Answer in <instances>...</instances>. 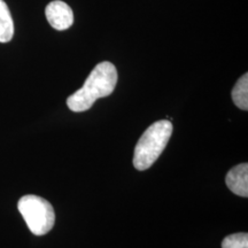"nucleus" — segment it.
Here are the masks:
<instances>
[{
	"instance_id": "obj_1",
	"label": "nucleus",
	"mask_w": 248,
	"mask_h": 248,
	"mask_svg": "<svg viewBox=\"0 0 248 248\" xmlns=\"http://www.w3.org/2000/svg\"><path fill=\"white\" fill-rule=\"evenodd\" d=\"M117 83V70L113 63L104 61L93 68L84 85L67 99V106L75 113L89 110L100 98L110 95Z\"/></svg>"
},
{
	"instance_id": "obj_2",
	"label": "nucleus",
	"mask_w": 248,
	"mask_h": 248,
	"mask_svg": "<svg viewBox=\"0 0 248 248\" xmlns=\"http://www.w3.org/2000/svg\"><path fill=\"white\" fill-rule=\"evenodd\" d=\"M172 135V123L168 120H161L152 124L142 133L135 147L133 166L137 170H146L153 166L162 154Z\"/></svg>"
},
{
	"instance_id": "obj_3",
	"label": "nucleus",
	"mask_w": 248,
	"mask_h": 248,
	"mask_svg": "<svg viewBox=\"0 0 248 248\" xmlns=\"http://www.w3.org/2000/svg\"><path fill=\"white\" fill-rule=\"evenodd\" d=\"M17 209L26 221L29 230L35 235H44L53 229L55 214L52 204L38 195H23Z\"/></svg>"
},
{
	"instance_id": "obj_4",
	"label": "nucleus",
	"mask_w": 248,
	"mask_h": 248,
	"mask_svg": "<svg viewBox=\"0 0 248 248\" xmlns=\"http://www.w3.org/2000/svg\"><path fill=\"white\" fill-rule=\"evenodd\" d=\"M45 15L48 23L55 30H67L74 23L73 9L61 0H54L46 6Z\"/></svg>"
},
{
	"instance_id": "obj_5",
	"label": "nucleus",
	"mask_w": 248,
	"mask_h": 248,
	"mask_svg": "<svg viewBox=\"0 0 248 248\" xmlns=\"http://www.w3.org/2000/svg\"><path fill=\"white\" fill-rule=\"evenodd\" d=\"M225 182L231 192L239 197H248V164L241 163L230 169Z\"/></svg>"
},
{
	"instance_id": "obj_6",
	"label": "nucleus",
	"mask_w": 248,
	"mask_h": 248,
	"mask_svg": "<svg viewBox=\"0 0 248 248\" xmlns=\"http://www.w3.org/2000/svg\"><path fill=\"white\" fill-rule=\"evenodd\" d=\"M14 36V22L9 8L4 0H0V43L11 42Z\"/></svg>"
},
{
	"instance_id": "obj_7",
	"label": "nucleus",
	"mask_w": 248,
	"mask_h": 248,
	"mask_svg": "<svg viewBox=\"0 0 248 248\" xmlns=\"http://www.w3.org/2000/svg\"><path fill=\"white\" fill-rule=\"evenodd\" d=\"M232 100L238 108L248 109V75L244 74L232 89Z\"/></svg>"
},
{
	"instance_id": "obj_8",
	"label": "nucleus",
	"mask_w": 248,
	"mask_h": 248,
	"mask_svg": "<svg viewBox=\"0 0 248 248\" xmlns=\"http://www.w3.org/2000/svg\"><path fill=\"white\" fill-rule=\"evenodd\" d=\"M222 248H248V234L240 232L228 235L222 241Z\"/></svg>"
}]
</instances>
